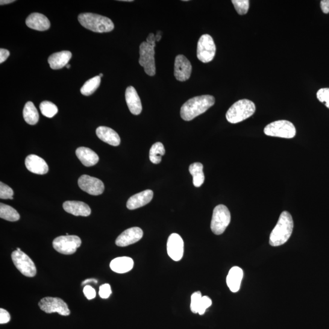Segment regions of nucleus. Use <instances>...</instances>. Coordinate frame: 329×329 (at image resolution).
<instances>
[{
  "mask_svg": "<svg viewBox=\"0 0 329 329\" xmlns=\"http://www.w3.org/2000/svg\"><path fill=\"white\" fill-rule=\"evenodd\" d=\"M243 277V271L239 266H234L230 269L226 279L227 285L232 292H239Z\"/></svg>",
  "mask_w": 329,
  "mask_h": 329,
  "instance_id": "4be33fe9",
  "label": "nucleus"
},
{
  "mask_svg": "<svg viewBox=\"0 0 329 329\" xmlns=\"http://www.w3.org/2000/svg\"><path fill=\"white\" fill-rule=\"evenodd\" d=\"M321 10L324 14L329 13V0H322L321 2Z\"/></svg>",
  "mask_w": 329,
  "mask_h": 329,
  "instance_id": "a19ab883",
  "label": "nucleus"
},
{
  "mask_svg": "<svg viewBox=\"0 0 329 329\" xmlns=\"http://www.w3.org/2000/svg\"><path fill=\"white\" fill-rule=\"evenodd\" d=\"M102 76H103V75H102V73H101V74H99V77L100 78L102 77Z\"/></svg>",
  "mask_w": 329,
  "mask_h": 329,
  "instance_id": "de8ad7c7",
  "label": "nucleus"
},
{
  "mask_svg": "<svg viewBox=\"0 0 329 329\" xmlns=\"http://www.w3.org/2000/svg\"><path fill=\"white\" fill-rule=\"evenodd\" d=\"M134 264V260L130 257H117L112 260L110 268L115 272L123 274L130 271L133 268Z\"/></svg>",
  "mask_w": 329,
  "mask_h": 329,
  "instance_id": "393cba45",
  "label": "nucleus"
},
{
  "mask_svg": "<svg viewBox=\"0 0 329 329\" xmlns=\"http://www.w3.org/2000/svg\"><path fill=\"white\" fill-rule=\"evenodd\" d=\"M14 191L7 185L0 183V198L4 199H13Z\"/></svg>",
  "mask_w": 329,
  "mask_h": 329,
  "instance_id": "72a5a7b5",
  "label": "nucleus"
},
{
  "mask_svg": "<svg viewBox=\"0 0 329 329\" xmlns=\"http://www.w3.org/2000/svg\"><path fill=\"white\" fill-rule=\"evenodd\" d=\"M96 134L99 139L108 145L117 146L121 142L120 137L117 132L105 126H99L96 129Z\"/></svg>",
  "mask_w": 329,
  "mask_h": 329,
  "instance_id": "412c9836",
  "label": "nucleus"
},
{
  "mask_svg": "<svg viewBox=\"0 0 329 329\" xmlns=\"http://www.w3.org/2000/svg\"><path fill=\"white\" fill-rule=\"evenodd\" d=\"M318 100L324 103L329 108V88H323L319 89L316 93Z\"/></svg>",
  "mask_w": 329,
  "mask_h": 329,
  "instance_id": "f704fd0d",
  "label": "nucleus"
},
{
  "mask_svg": "<svg viewBox=\"0 0 329 329\" xmlns=\"http://www.w3.org/2000/svg\"><path fill=\"white\" fill-rule=\"evenodd\" d=\"M81 243L80 238L76 236H60L53 240L52 246L61 254L71 255L81 246Z\"/></svg>",
  "mask_w": 329,
  "mask_h": 329,
  "instance_id": "1a4fd4ad",
  "label": "nucleus"
},
{
  "mask_svg": "<svg viewBox=\"0 0 329 329\" xmlns=\"http://www.w3.org/2000/svg\"><path fill=\"white\" fill-rule=\"evenodd\" d=\"M200 292L194 293L191 297L190 308L193 313H198L199 304L202 299Z\"/></svg>",
  "mask_w": 329,
  "mask_h": 329,
  "instance_id": "473e14b6",
  "label": "nucleus"
},
{
  "mask_svg": "<svg viewBox=\"0 0 329 329\" xmlns=\"http://www.w3.org/2000/svg\"><path fill=\"white\" fill-rule=\"evenodd\" d=\"M112 294L111 287L109 284L102 285L99 288V295L102 299H107Z\"/></svg>",
  "mask_w": 329,
  "mask_h": 329,
  "instance_id": "e433bc0d",
  "label": "nucleus"
},
{
  "mask_svg": "<svg viewBox=\"0 0 329 329\" xmlns=\"http://www.w3.org/2000/svg\"><path fill=\"white\" fill-rule=\"evenodd\" d=\"M154 46L143 42L140 45L139 64L143 67L147 75L153 76L155 75Z\"/></svg>",
  "mask_w": 329,
  "mask_h": 329,
  "instance_id": "9d476101",
  "label": "nucleus"
},
{
  "mask_svg": "<svg viewBox=\"0 0 329 329\" xmlns=\"http://www.w3.org/2000/svg\"><path fill=\"white\" fill-rule=\"evenodd\" d=\"M125 98L129 109L132 114L138 116L142 113V102L134 87L129 86L126 89Z\"/></svg>",
  "mask_w": 329,
  "mask_h": 329,
  "instance_id": "6ab92c4d",
  "label": "nucleus"
},
{
  "mask_svg": "<svg viewBox=\"0 0 329 329\" xmlns=\"http://www.w3.org/2000/svg\"><path fill=\"white\" fill-rule=\"evenodd\" d=\"M293 226L292 215L287 211H283L279 217L277 225L270 234V245L279 246L286 243L292 236Z\"/></svg>",
  "mask_w": 329,
  "mask_h": 329,
  "instance_id": "f03ea898",
  "label": "nucleus"
},
{
  "mask_svg": "<svg viewBox=\"0 0 329 329\" xmlns=\"http://www.w3.org/2000/svg\"><path fill=\"white\" fill-rule=\"evenodd\" d=\"M184 252V243L178 234H172L167 242V252L172 260L178 261L182 259Z\"/></svg>",
  "mask_w": 329,
  "mask_h": 329,
  "instance_id": "ddd939ff",
  "label": "nucleus"
},
{
  "mask_svg": "<svg viewBox=\"0 0 329 329\" xmlns=\"http://www.w3.org/2000/svg\"><path fill=\"white\" fill-rule=\"evenodd\" d=\"M25 166L29 172L34 174L45 175L48 172V166L46 161L37 155H29L26 158Z\"/></svg>",
  "mask_w": 329,
  "mask_h": 329,
  "instance_id": "dca6fc26",
  "label": "nucleus"
},
{
  "mask_svg": "<svg viewBox=\"0 0 329 329\" xmlns=\"http://www.w3.org/2000/svg\"><path fill=\"white\" fill-rule=\"evenodd\" d=\"M16 1H14V0H1V1H0V5H5L10 4H12V3H14Z\"/></svg>",
  "mask_w": 329,
  "mask_h": 329,
  "instance_id": "c03bdc74",
  "label": "nucleus"
},
{
  "mask_svg": "<svg viewBox=\"0 0 329 329\" xmlns=\"http://www.w3.org/2000/svg\"><path fill=\"white\" fill-rule=\"evenodd\" d=\"M14 265L22 275L28 278L36 275L37 269L33 261L22 251H15L11 255Z\"/></svg>",
  "mask_w": 329,
  "mask_h": 329,
  "instance_id": "0eeeda50",
  "label": "nucleus"
},
{
  "mask_svg": "<svg viewBox=\"0 0 329 329\" xmlns=\"http://www.w3.org/2000/svg\"><path fill=\"white\" fill-rule=\"evenodd\" d=\"M40 110L43 116L52 118L58 113V108L57 105L52 102L48 101H43L40 104Z\"/></svg>",
  "mask_w": 329,
  "mask_h": 329,
  "instance_id": "7c9ffc66",
  "label": "nucleus"
},
{
  "mask_svg": "<svg viewBox=\"0 0 329 329\" xmlns=\"http://www.w3.org/2000/svg\"><path fill=\"white\" fill-rule=\"evenodd\" d=\"M231 213L225 205H217L214 208L210 228L211 231L215 235L224 233L226 228L230 224Z\"/></svg>",
  "mask_w": 329,
  "mask_h": 329,
  "instance_id": "423d86ee",
  "label": "nucleus"
},
{
  "mask_svg": "<svg viewBox=\"0 0 329 329\" xmlns=\"http://www.w3.org/2000/svg\"><path fill=\"white\" fill-rule=\"evenodd\" d=\"M153 192L146 190L137 193L128 199L126 206L129 210H135L148 204L153 198Z\"/></svg>",
  "mask_w": 329,
  "mask_h": 329,
  "instance_id": "f3484780",
  "label": "nucleus"
},
{
  "mask_svg": "<svg viewBox=\"0 0 329 329\" xmlns=\"http://www.w3.org/2000/svg\"><path fill=\"white\" fill-rule=\"evenodd\" d=\"M63 208L67 213L75 216H88L91 214L89 205L81 201H66L63 204Z\"/></svg>",
  "mask_w": 329,
  "mask_h": 329,
  "instance_id": "aec40b11",
  "label": "nucleus"
},
{
  "mask_svg": "<svg viewBox=\"0 0 329 329\" xmlns=\"http://www.w3.org/2000/svg\"><path fill=\"white\" fill-rule=\"evenodd\" d=\"M192 66L184 55H178L175 59V76L179 81H186L190 77Z\"/></svg>",
  "mask_w": 329,
  "mask_h": 329,
  "instance_id": "4468645a",
  "label": "nucleus"
},
{
  "mask_svg": "<svg viewBox=\"0 0 329 329\" xmlns=\"http://www.w3.org/2000/svg\"><path fill=\"white\" fill-rule=\"evenodd\" d=\"M23 118L28 124L34 125L37 124L39 119V115L33 102H26L23 112Z\"/></svg>",
  "mask_w": 329,
  "mask_h": 329,
  "instance_id": "bb28decb",
  "label": "nucleus"
},
{
  "mask_svg": "<svg viewBox=\"0 0 329 329\" xmlns=\"http://www.w3.org/2000/svg\"><path fill=\"white\" fill-rule=\"evenodd\" d=\"M237 13L245 15L249 10V1L248 0H233L232 1Z\"/></svg>",
  "mask_w": 329,
  "mask_h": 329,
  "instance_id": "2f4dec72",
  "label": "nucleus"
},
{
  "mask_svg": "<svg viewBox=\"0 0 329 329\" xmlns=\"http://www.w3.org/2000/svg\"><path fill=\"white\" fill-rule=\"evenodd\" d=\"M11 316L7 310L1 308L0 309V324H4L10 321Z\"/></svg>",
  "mask_w": 329,
  "mask_h": 329,
  "instance_id": "58836bf2",
  "label": "nucleus"
},
{
  "mask_svg": "<svg viewBox=\"0 0 329 329\" xmlns=\"http://www.w3.org/2000/svg\"><path fill=\"white\" fill-rule=\"evenodd\" d=\"M155 42H156V40H155L154 34L153 33L149 34L148 37H147L146 42L149 43V45L155 46Z\"/></svg>",
  "mask_w": 329,
  "mask_h": 329,
  "instance_id": "79ce46f5",
  "label": "nucleus"
},
{
  "mask_svg": "<svg viewBox=\"0 0 329 329\" xmlns=\"http://www.w3.org/2000/svg\"><path fill=\"white\" fill-rule=\"evenodd\" d=\"M0 217L9 222H17L20 219V215L16 209L10 205L0 204Z\"/></svg>",
  "mask_w": 329,
  "mask_h": 329,
  "instance_id": "cd10ccee",
  "label": "nucleus"
},
{
  "mask_svg": "<svg viewBox=\"0 0 329 329\" xmlns=\"http://www.w3.org/2000/svg\"><path fill=\"white\" fill-rule=\"evenodd\" d=\"M84 294L86 297L89 300L93 299L96 297V291L91 286H86L84 288Z\"/></svg>",
  "mask_w": 329,
  "mask_h": 329,
  "instance_id": "4c0bfd02",
  "label": "nucleus"
},
{
  "mask_svg": "<svg viewBox=\"0 0 329 329\" xmlns=\"http://www.w3.org/2000/svg\"><path fill=\"white\" fill-rule=\"evenodd\" d=\"M72 57L69 51H63L52 54L49 57L48 62L51 69L59 70L63 68L68 64Z\"/></svg>",
  "mask_w": 329,
  "mask_h": 329,
  "instance_id": "5701e85b",
  "label": "nucleus"
},
{
  "mask_svg": "<svg viewBox=\"0 0 329 329\" xmlns=\"http://www.w3.org/2000/svg\"><path fill=\"white\" fill-rule=\"evenodd\" d=\"M78 20L85 28L99 33L111 32L114 29L113 21L107 17L100 15L82 13L78 16Z\"/></svg>",
  "mask_w": 329,
  "mask_h": 329,
  "instance_id": "7ed1b4c3",
  "label": "nucleus"
},
{
  "mask_svg": "<svg viewBox=\"0 0 329 329\" xmlns=\"http://www.w3.org/2000/svg\"><path fill=\"white\" fill-rule=\"evenodd\" d=\"M212 301L208 296H202L200 304H199L198 313L200 315H204L207 308L211 306Z\"/></svg>",
  "mask_w": 329,
  "mask_h": 329,
  "instance_id": "c9c22d12",
  "label": "nucleus"
},
{
  "mask_svg": "<svg viewBox=\"0 0 329 329\" xmlns=\"http://www.w3.org/2000/svg\"><path fill=\"white\" fill-rule=\"evenodd\" d=\"M101 78L99 76H95L89 79L81 89V93L84 96H90L95 92L100 86Z\"/></svg>",
  "mask_w": 329,
  "mask_h": 329,
  "instance_id": "c756f323",
  "label": "nucleus"
},
{
  "mask_svg": "<svg viewBox=\"0 0 329 329\" xmlns=\"http://www.w3.org/2000/svg\"><path fill=\"white\" fill-rule=\"evenodd\" d=\"M39 306L46 313H58L63 316H69L70 314L68 305L59 298H44L39 302Z\"/></svg>",
  "mask_w": 329,
  "mask_h": 329,
  "instance_id": "9b49d317",
  "label": "nucleus"
},
{
  "mask_svg": "<svg viewBox=\"0 0 329 329\" xmlns=\"http://www.w3.org/2000/svg\"><path fill=\"white\" fill-rule=\"evenodd\" d=\"M26 25L34 30L44 31L50 27V22L45 16L40 13H32L26 20Z\"/></svg>",
  "mask_w": 329,
  "mask_h": 329,
  "instance_id": "a211bd4d",
  "label": "nucleus"
},
{
  "mask_svg": "<svg viewBox=\"0 0 329 329\" xmlns=\"http://www.w3.org/2000/svg\"><path fill=\"white\" fill-rule=\"evenodd\" d=\"M143 236V233L142 229L138 227L129 228L126 229L117 237L116 243L118 246H128L139 242Z\"/></svg>",
  "mask_w": 329,
  "mask_h": 329,
  "instance_id": "2eb2a0df",
  "label": "nucleus"
},
{
  "mask_svg": "<svg viewBox=\"0 0 329 329\" xmlns=\"http://www.w3.org/2000/svg\"><path fill=\"white\" fill-rule=\"evenodd\" d=\"M255 105L253 102L244 99L238 101L229 108L226 119L233 124L242 122L255 113Z\"/></svg>",
  "mask_w": 329,
  "mask_h": 329,
  "instance_id": "20e7f679",
  "label": "nucleus"
},
{
  "mask_svg": "<svg viewBox=\"0 0 329 329\" xmlns=\"http://www.w3.org/2000/svg\"><path fill=\"white\" fill-rule=\"evenodd\" d=\"M189 172L193 176L194 186L200 187L204 184L205 180L203 164L199 162L191 164L189 167Z\"/></svg>",
  "mask_w": 329,
  "mask_h": 329,
  "instance_id": "a878e982",
  "label": "nucleus"
},
{
  "mask_svg": "<svg viewBox=\"0 0 329 329\" xmlns=\"http://www.w3.org/2000/svg\"><path fill=\"white\" fill-rule=\"evenodd\" d=\"M92 283L97 284V283H98V281H97V280H96V279H87V280H85L84 281L82 282V286H85V285L88 283Z\"/></svg>",
  "mask_w": 329,
  "mask_h": 329,
  "instance_id": "37998d69",
  "label": "nucleus"
},
{
  "mask_svg": "<svg viewBox=\"0 0 329 329\" xmlns=\"http://www.w3.org/2000/svg\"><path fill=\"white\" fill-rule=\"evenodd\" d=\"M66 67L67 69H70V66L69 64H67L66 66Z\"/></svg>",
  "mask_w": 329,
  "mask_h": 329,
  "instance_id": "49530a36",
  "label": "nucleus"
},
{
  "mask_svg": "<svg viewBox=\"0 0 329 329\" xmlns=\"http://www.w3.org/2000/svg\"><path fill=\"white\" fill-rule=\"evenodd\" d=\"M155 40H156V42H159V41L161 39V31H158L157 32L156 36H155Z\"/></svg>",
  "mask_w": 329,
  "mask_h": 329,
  "instance_id": "a18cd8bd",
  "label": "nucleus"
},
{
  "mask_svg": "<svg viewBox=\"0 0 329 329\" xmlns=\"http://www.w3.org/2000/svg\"><path fill=\"white\" fill-rule=\"evenodd\" d=\"M10 52L7 49L1 48L0 49V63H4L10 57Z\"/></svg>",
  "mask_w": 329,
  "mask_h": 329,
  "instance_id": "ea45409f",
  "label": "nucleus"
},
{
  "mask_svg": "<svg viewBox=\"0 0 329 329\" xmlns=\"http://www.w3.org/2000/svg\"><path fill=\"white\" fill-rule=\"evenodd\" d=\"M17 251H21V249H20V248H17Z\"/></svg>",
  "mask_w": 329,
  "mask_h": 329,
  "instance_id": "09e8293b",
  "label": "nucleus"
},
{
  "mask_svg": "<svg viewBox=\"0 0 329 329\" xmlns=\"http://www.w3.org/2000/svg\"><path fill=\"white\" fill-rule=\"evenodd\" d=\"M166 153L164 146L160 142H157L152 145L149 151V159L151 162L154 164H158L161 162V157Z\"/></svg>",
  "mask_w": 329,
  "mask_h": 329,
  "instance_id": "c85d7f7f",
  "label": "nucleus"
},
{
  "mask_svg": "<svg viewBox=\"0 0 329 329\" xmlns=\"http://www.w3.org/2000/svg\"><path fill=\"white\" fill-rule=\"evenodd\" d=\"M216 53V46L210 35L204 34L198 40L197 46V57L203 63H210Z\"/></svg>",
  "mask_w": 329,
  "mask_h": 329,
  "instance_id": "6e6552de",
  "label": "nucleus"
},
{
  "mask_svg": "<svg viewBox=\"0 0 329 329\" xmlns=\"http://www.w3.org/2000/svg\"><path fill=\"white\" fill-rule=\"evenodd\" d=\"M215 102V98L211 95L193 97L185 102L182 106L181 118L185 121H191L213 106Z\"/></svg>",
  "mask_w": 329,
  "mask_h": 329,
  "instance_id": "f257e3e1",
  "label": "nucleus"
},
{
  "mask_svg": "<svg viewBox=\"0 0 329 329\" xmlns=\"http://www.w3.org/2000/svg\"><path fill=\"white\" fill-rule=\"evenodd\" d=\"M266 136L292 139L296 134L295 126L287 120H278L270 123L264 129Z\"/></svg>",
  "mask_w": 329,
  "mask_h": 329,
  "instance_id": "39448f33",
  "label": "nucleus"
},
{
  "mask_svg": "<svg viewBox=\"0 0 329 329\" xmlns=\"http://www.w3.org/2000/svg\"><path fill=\"white\" fill-rule=\"evenodd\" d=\"M78 186L84 192L91 195H99L103 193V183L98 178L89 175H82L78 179Z\"/></svg>",
  "mask_w": 329,
  "mask_h": 329,
  "instance_id": "f8f14e48",
  "label": "nucleus"
},
{
  "mask_svg": "<svg viewBox=\"0 0 329 329\" xmlns=\"http://www.w3.org/2000/svg\"><path fill=\"white\" fill-rule=\"evenodd\" d=\"M76 155L82 163L86 167L95 166L99 161L98 155L95 152L86 147H79L76 149Z\"/></svg>",
  "mask_w": 329,
  "mask_h": 329,
  "instance_id": "b1692460",
  "label": "nucleus"
}]
</instances>
